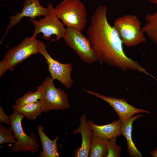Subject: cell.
<instances>
[{
  "instance_id": "obj_1",
  "label": "cell",
  "mask_w": 157,
  "mask_h": 157,
  "mask_svg": "<svg viewBox=\"0 0 157 157\" xmlns=\"http://www.w3.org/2000/svg\"><path fill=\"white\" fill-rule=\"evenodd\" d=\"M107 10L105 5L96 9L87 32L100 65L106 63L125 72L131 70L150 76L145 68L125 54L117 31L108 21Z\"/></svg>"
},
{
  "instance_id": "obj_2",
  "label": "cell",
  "mask_w": 157,
  "mask_h": 157,
  "mask_svg": "<svg viewBox=\"0 0 157 157\" xmlns=\"http://www.w3.org/2000/svg\"><path fill=\"white\" fill-rule=\"evenodd\" d=\"M57 16L66 27L81 32L86 26L85 7L80 0H63L54 8Z\"/></svg>"
},
{
  "instance_id": "obj_3",
  "label": "cell",
  "mask_w": 157,
  "mask_h": 157,
  "mask_svg": "<svg viewBox=\"0 0 157 157\" xmlns=\"http://www.w3.org/2000/svg\"><path fill=\"white\" fill-rule=\"evenodd\" d=\"M141 24L138 17L131 14L117 18L113 23V26L123 44L129 47L146 41Z\"/></svg>"
},
{
  "instance_id": "obj_4",
  "label": "cell",
  "mask_w": 157,
  "mask_h": 157,
  "mask_svg": "<svg viewBox=\"0 0 157 157\" xmlns=\"http://www.w3.org/2000/svg\"><path fill=\"white\" fill-rule=\"evenodd\" d=\"M31 36L26 37L17 46L9 49L0 61V76L7 70L13 71L19 63L33 55L38 53L37 40Z\"/></svg>"
},
{
  "instance_id": "obj_5",
  "label": "cell",
  "mask_w": 157,
  "mask_h": 157,
  "mask_svg": "<svg viewBox=\"0 0 157 157\" xmlns=\"http://www.w3.org/2000/svg\"><path fill=\"white\" fill-rule=\"evenodd\" d=\"M51 77L47 76L37 87L42 93L40 99L42 112L69 108L68 94L60 88L55 87Z\"/></svg>"
},
{
  "instance_id": "obj_6",
  "label": "cell",
  "mask_w": 157,
  "mask_h": 157,
  "mask_svg": "<svg viewBox=\"0 0 157 157\" xmlns=\"http://www.w3.org/2000/svg\"><path fill=\"white\" fill-rule=\"evenodd\" d=\"M48 12L43 18H40L39 20L35 18H30L29 21L32 23L35 28V31L32 36L36 38L37 34H43V38L46 40L51 38L52 35L56 36L55 39L51 42L58 41L63 38L66 32L67 29L64 24L61 22L54 12L52 4H47Z\"/></svg>"
},
{
  "instance_id": "obj_7",
  "label": "cell",
  "mask_w": 157,
  "mask_h": 157,
  "mask_svg": "<svg viewBox=\"0 0 157 157\" xmlns=\"http://www.w3.org/2000/svg\"><path fill=\"white\" fill-rule=\"evenodd\" d=\"M10 124L15 138L17 140V143L10 149V151L16 153L19 151H28L34 153L38 150L39 144L37 138L34 132L30 135L26 134L23 130L22 122L24 116L14 111L10 116Z\"/></svg>"
},
{
  "instance_id": "obj_8",
  "label": "cell",
  "mask_w": 157,
  "mask_h": 157,
  "mask_svg": "<svg viewBox=\"0 0 157 157\" xmlns=\"http://www.w3.org/2000/svg\"><path fill=\"white\" fill-rule=\"evenodd\" d=\"M66 27V32L63 38L67 45L74 50L84 62L90 64L97 61L88 38L81 32L71 27Z\"/></svg>"
},
{
  "instance_id": "obj_9",
  "label": "cell",
  "mask_w": 157,
  "mask_h": 157,
  "mask_svg": "<svg viewBox=\"0 0 157 157\" xmlns=\"http://www.w3.org/2000/svg\"><path fill=\"white\" fill-rule=\"evenodd\" d=\"M37 42L38 53L41 54L46 59L51 78L54 80L59 81L67 88L70 89L74 82L71 77L73 68L72 63L63 64L60 63L51 56L43 42L37 40Z\"/></svg>"
},
{
  "instance_id": "obj_10",
  "label": "cell",
  "mask_w": 157,
  "mask_h": 157,
  "mask_svg": "<svg viewBox=\"0 0 157 157\" xmlns=\"http://www.w3.org/2000/svg\"><path fill=\"white\" fill-rule=\"evenodd\" d=\"M82 90L87 93L107 102L117 114L119 117V119L121 122L132 117L136 113H145L149 114L150 113L148 110L133 106L123 98L107 97L89 90Z\"/></svg>"
},
{
  "instance_id": "obj_11",
  "label": "cell",
  "mask_w": 157,
  "mask_h": 157,
  "mask_svg": "<svg viewBox=\"0 0 157 157\" xmlns=\"http://www.w3.org/2000/svg\"><path fill=\"white\" fill-rule=\"evenodd\" d=\"M48 12L47 8L42 7L40 4L39 0H25L21 11L14 15L9 17L10 19L9 23L0 43L10 29L18 24L24 17L35 18L37 16H44Z\"/></svg>"
},
{
  "instance_id": "obj_12",
  "label": "cell",
  "mask_w": 157,
  "mask_h": 157,
  "mask_svg": "<svg viewBox=\"0 0 157 157\" xmlns=\"http://www.w3.org/2000/svg\"><path fill=\"white\" fill-rule=\"evenodd\" d=\"M79 126L73 131L72 134L79 133L81 135L82 142L81 146L77 149L75 154L76 157H88L89 156L92 131L88 123L86 115L83 113L80 118Z\"/></svg>"
},
{
  "instance_id": "obj_13",
  "label": "cell",
  "mask_w": 157,
  "mask_h": 157,
  "mask_svg": "<svg viewBox=\"0 0 157 157\" xmlns=\"http://www.w3.org/2000/svg\"><path fill=\"white\" fill-rule=\"evenodd\" d=\"M88 122L93 134L99 137L109 140L121 135V122L119 119L114 120L110 124L102 125H97L92 120Z\"/></svg>"
},
{
  "instance_id": "obj_14",
  "label": "cell",
  "mask_w": 157,
  "mask_h": 157,
  "mask_svg": "<svg viewBox=\"0 0 157 157\" xmlns=\"http://www.w3.org/2000/svg\"><path fill=\"white\" fill-rule=\"evenodd\" d=\"M144 115L137 114L121 122L120 132L126 140L127 150L130 157H142L141 153L138 150L133 141L132 131L133 122Z\"/></svg>"
},
{
  "instance_id": "obj_15",
  "label": "cell",
  "mask_w": 157,
  "mask_h": 157,
  "mask_svg": "<svg viewBox=\"0 0 157 157\" xmlns=\"http://www.w3.org/2000/svg\"><path fill=\"white\" fill-rule=\"evenodd\" d=\"M37 130L42 144V150L40 152V157H59L58 152L57 141L59 138L57 136L53 140L50 139L43 131L44 127L40 124Z\"/></svg>"
},
{
  "instance_id": "obj_16",
  "label": "cell",
  "mask_w": 157,
  "mask_h": 157,
  "mask_svg": "<svg viewBox=\"0 0 157 157\" xmlns=\"http://www.w3.org/2000/svg\"><path fill=\"white\" fill-rule=\"evenodd\" d=\"M13 108L18 113L23 115L28 120H33L42 113L41 103L38 100L34 103L23 105L13 104Z\"/></svg>"
},
{
  "instance_id": "obj_17",
  "label": "cell",
  "mask_w": 157,
  "mask_h": 157,
  "mask_svg": "<svg viewBox=\"0 0 157 157\" xmlns=\"http://www.w3.org/2000/svg\"><path fill=\"white\" fill-rule=\"evenodd\" d=\"M108 140L96 136L92 132L90 146L89 157H107Z\"/></svg>"
},
{
  "instance_id": "obj_18",
  "label": "cell",
  "mask_w": 157,
  "mask_h": 157,
  "mask_svg": "<svg viewBox=\"0 0 157 157\" xmlns=\"http://www.w3.org/2000/svg\"><path fill=\"white\" fill-rule=\"evenodd\" d=\"M145 20V23L142 27V31L157 47V11L147 14Z\"/></svg>"
},
{
  "instance_id": "obj_19",
  "label": "cell",
  "mask_w": 157,
  "mask_h": 157,
  "mask_svg": "<svg viewBox=\"0 0 157 157\" xmlns=\"http://www.w3.org/2000/svg\"><path fill=\"white\" fill-rule=\"evenodd\" d=\"M42 95L41 90L37 88L34 92L28 91L15 101V104L23 105L36 102L41 99Z\"/></svg>"
},
{
  "instance_id": "obj_20",
  "label": "cell",
  "mask_w": 157,
  "mask_h": 157,
  "mask_svg": "<svg viewBox=\"0 0 157 157\" xmlns=\"http://www.w3.org/2000/svg\"><path fill=\"white\" fill-rule=\"evenodd\" d=\"M13 131L10 126L7 129L3 126L2 122L0 124V144L5 143H13L16 144L17 141L14 140V135H13Z\"/></svg>"
},
{
  "instance_id": "obj_21",
  "label": "cell",
  "mask_w": 157,
  "mask_h": 157,
  "mask_svg": "<svg viewBox=\"0 0 157 157\" xmlns=\"http://www.w3.org/2000/svg\"><path fill=\"white\" fill-rule=\"evenodd\" d=\"M117 137H113L108 141L107 157H119L122 148L116 143Z\"/></svg>"
},
{
  "instance_id": "obj_22",
  "label": "cell",
  "mask_w": 157,
  "mask_h": 157,
  "mask_svg": "<svg viewBox=\"0 0 157 157\" xmlns=\"http://www.w3.org/2000/svg\"><path fill=\"white\" fill-rule=\"evenodd\" d=\"M0 122H3L7 124H10V116H7L4 113L2 107L0 106Z\"/></svg>"
},
{
  "instance_id": "obj_23",
  "label": "cell",
  "mask_w": 157,
  "mask_h": 157,
  "mask_svg": "<svg viewBox=\"0 0 157 157\" xmlns=\"http://www.w3.org/2000/svg\"><path fill=\"white\" fill-rule=\"evenodd\" d=\"M150 154L153 157H157V147L154 150L151 151Z\"/></svg>"
},
{
  "instance_id": "obj_24",
  "label": "cell",
  "mask_w": 157,
  "mask_h": 157,
  "mask_svg": "<svg viewBox=\"0 0 157 157\" xmlns=\"http://www.w3.org/2000/svg\"><path fill=\"white\" fill-rule=\"evenodd\" d=\"M150 2L154 4H157V0H148Z\"/></svg>"
}]
</instances>
